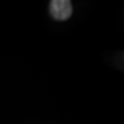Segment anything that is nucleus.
Wrapping results in <instances>:
<instances>
[{
    "mask_svg": "<svg viewBox=\"0 0 124 124\" xmlns=\"http://www.w3.org/2000/svg\"><path fill=\"white\" fill-rule=\"evenodd\" d=\"M50 15L57 21H66L72 15V4L69 0H52Z\"/></svg>",
    "mask_w": 124,
    "mask_h": 124,
    "instance_id": "1",
    "label": "nucleus"
}]
</instances>
